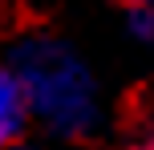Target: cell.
<instances>
[{
    "instance_id": "7a4b0ae2",
    "label": "cell",
    "mask_w": 154,
    "mask_h": 150,
    "mask_svg": "<svg viewBox=\"0 0 154 150\" xmlns=\"http://www.w3.org/2000/svg\"><path fill=\"white\" fill-rule=\"evenodd\" d=\"M29 118H32V110H29V97H24V85L4 65L0 69V146L4 142H20Z\"/></svg>"
},
{
    "instance_id": "8992f818",
    "label": "cell",
    "mask_w": 154,
    "mask_h": 150,
    "mask_svg": "<svg viewBox=\"0 0 154 150\" xmlns=\"http://www.w3.org/2000/svg\"><path fill=\"white\" fill-rule=\"evenodd\" d=\"M0 150H29V146H20V142H4Z\"/></svg>"
},
{
    "instance_id": "6da1fadb",
    "label": "cell",
    "mask_w": 154,
    "mask_h": 150,
    "mask_svg": "<svg viewBox=\"0 0 154 150\" xmlns=\"http://www.w3.org/2000/svg\"><path fill=\"white\" fill-rule=\"evenodd\" d=\"M8 69L20 77L32 122L65 142H85L101 126V89L93 69L73 45L45 32L16 41Z\"/></svg>"
},
{
    "instance_id": "3957f363",
    "label": "cell",
    "mask_w": 154,
    "mask_h": 150,
    "mask_svg": "<svg viewBox=\"0 0 154 150\" xmlns=\"http://www.w3.org/2000/svg\"><path fill=\"white\" fill-rule=\"evenodd\" d=\"M122 20H126V37H130V41H138V45H154V4L122 8Z\"/></svg>"
},
{
    "instance_id": "5b68a950",
    "label": "cell",
    "mask_w": 154,
    "mask_h": 150,
    "mask_svg": "<svg viewBox=\"0 0 154 150\" xmlns=\"http://www.w3.org/2000/svg\"><path fill=\"white\" fill-rule=\"evenodd\" d=\"M114 4H122V8H134V4H154V0H114Z\"/></svg>"
},
{
    "instance_id": "277c9868",
    "label": "cell",
    "mask_w": 154,
    "mask_h": 150,
    "mask_svg": "<svg viewBox=\"0 0 154 150\" xmlns=\"http://www.w3.org/2000/svg\"><path fill=\"white\" fill-rule=\"evenodd\" d=\"M126 150H154V118L138 122L130 134V142H126Z\"/></svg>"
}]
</instances>
